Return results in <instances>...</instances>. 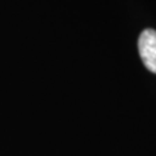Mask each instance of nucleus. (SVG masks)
Masks as SVG:
<instances>
[{"instance_id": "nucleus-1", "label": "nucleus", "mask_w": 156, "mask_h": 156, "mask_svg": "<svg viewBox=\"0 0 156 156\" xmlns=\"http://www.w3.org/2000/svg\"><path fill=\"white\" fill-rule=\"evenodd\" d=\"M138 48L144 66L156 73V31L152 29L143 30L138 41Z\"/></svg>"}]
</instances>
